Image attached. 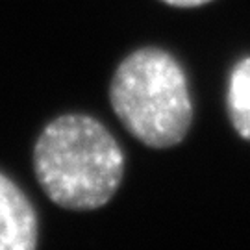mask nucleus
Returning a JSON list of instances; mask_svg holds the SVG:
<instances>
[{
  "mask_svg": "<svg viewBox=\"0 0 250 250\" xmlns=\"http://www.w3.org/2000/svg\"><path fill=\"white\" fill-rule=\"evenodd\" d=\"M39 186L54 204L91 211L107 204L121 186L125 156L97 119L80 113L54 119L34 148Z\"/></svg>",
  "mask_w": 250,
  "mask_h": 250,
  "instance_id": "nucleus-1",
  "label": "nucleus"
},
{
  "mask_svg": "<svg viewBox=\"0 0 250 250\" xmlns=\"http://www.w3.org/2000/svg\"><path fill=\"white\" fill-rule=\"evenodd\" d=\"M109 102L126 130L152 148L178 145L193 119L186 72L161 48L135 50L117 67Z\"/></svg>",
  "mask_w": 250,
  "mask_h": 250,
  "instance_id": "nucleus-2",
  "label": "nucleus"
},
{
  "mask_svg": "<svg viewBox=\"0 0 250 250\" xmlns=\"http://www.w3.org/2000/svg\"><path fill=\"white\" fill-rule=\"evenodd\" d=\"M39 228L30 200L0 172V250H36Z\"/></svg>",
  "mask_w": 250,
  "mask_h": 250,
  "instance_id": "nucleus-3",
  "label": "nucleus"
},
{
  "mask_svg": "<svg viewBox=\"0 0 250 250\" xmlns=\"http://www.w3.org/2000/svg\"><path fill=\"white\" fill-rule=\"evenodd\" d=\"M228 111L237 134L250 141V58L241 60L230 74Z\"/></svg>",
  "mask_w": 250,
  "mask_h": 250,
  "instance_id": "nucleus-4",
  "label": "nucleus"
},
{
  "mask_svg": "<svg viewBox=\"0 0 250 250\" xmlns=\"http://www.w3.org/2000/svg\"><path fill=\"white\" fill-rule=\"evenodd\" d=\"M169 6H176V8H197V6H204L211 0H161Z\"/></svg>",
  "mask_w": 250,
  "mask_h": 250,
  "instance_id": "nucleus-5",
  "label": "nucleus"
}]
</instances>
